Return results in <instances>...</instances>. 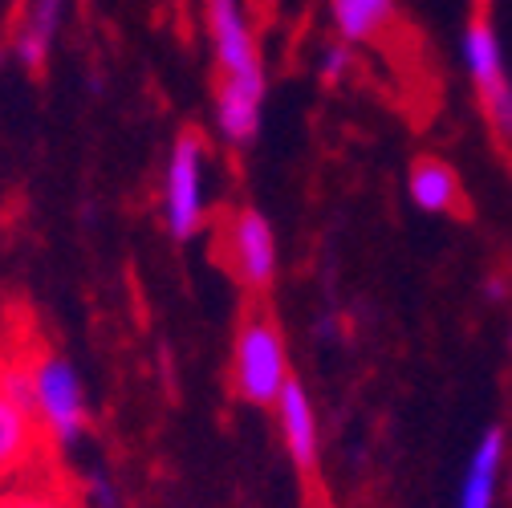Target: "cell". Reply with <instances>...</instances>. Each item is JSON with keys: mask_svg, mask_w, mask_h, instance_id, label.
Wrapping results in <instances>:
<instances>
[{"mask_svg": "<svg viewBox=\"0 0 512 508\" xmlns=\"http://www.w3.org/2000/svg\"><path fill=\"white\" fill-rule=\"evenodd\" d=\"M464 66H468V78H472L492 126L512 139V82L504 78L500 37L484 17H476L464 33Z\"/></svg>", "mask_w": 512, "mask_h": 508, "instance_id": "277c9868", "label": "cell"}, {"mask_svg": "<svg viewBox=\"0 0 512 508\" xmlns=\"http://www.w3.org/2000/svg\"><path fill=\"white\" fill-rule=\"evenodd\" d=\"M480 5H492V0H480Z\"/></svg>", "mask_w": 512, "mask_h": 508, "instance_id": "e0dca14e", "label": "cell"}, {"mask_svg": "<svg viewBox=\"0 0 512 508\" xmlns=\"http://www.w3.org/2000/svg\"><path fill=\"white\" fill-rule=\"evenodd\" d=\"M350 66H354L350 45H330L326 57H322V78H326V82H338V78H346Z\"/></svg>", "mask_w": 512, "mask_h": 508, "instance_id": "9a60e30c", "label": "cell"}, {"mask_svg": "<svg viewBox=\"0 0 512 508\" xmlns=\"http://www.w3.org/2000/svg\"><path fill=\"white\" fill-rule=\"evenodd\" d=\"M86 500H90L94 508H114V504H118L114 484H110L102 472H94V476H90V484H86Z\"/></svg>", "mask_w": 512, "mask_h": 508, "instance_id": "2e32d148", "label": "cell"}, {"mask_svg": "<svg viewBox=\"0 0 512 508\" xmlns=\"http://www.w3.org/2000/svg\"><path fill=\"white\" fill-rule=\"evenodd\" d=\"M265 82H220L216 90V126L228 143H252L261 131Z\"/></svg>", "mask_w": 512, "mask_h": 508, "instance_id": "52a82bcc", "label": "cell"}, {"mask_svg": "<svg viewBox=\"0 0 512 508\" xmlns=\"http://www.w3.org/2000/svg\"><path fill=\"white\" fill-rule=\"evenodd\" d=\"M277 415H281V435H285V448H289L293 464L301 468V476H313V468H317V415L293 378L277 399Z\"/></svg>", "mask_w": 512, "mask_h": 508, "instance_id": "9c48e42d", "label": "cell"}, {"mask_svg": "<svg viewBox=\"0 0 512 508\" xmlns=\"http://www.w3.org/2000/svg\"><path fill=\"white\" fill-rule=\"evenodd\" d=\"M228 261L236 269V277L248 289H269L273 273H277V244H273V228L261 212H236L228 224Z\"/></svg>", "mask_w": 512, "mask_h": 508, "instance_id": "8992f818", "label": "cell"}, {"mask_svg": "<svg viewBox=\"0 0 512 508\" xmlns=\"http://www.w3.org/2000/svg\"><path fill=\"white\" fill-rule=\"evenodd\" d=\"M61 9H66V0H29L25 5V17H21L17 33H13V57L29 74L45 70L53 37L61 29Z\"/></svg>", "mask_w": 512, "mask_h": 508, "instance_id": "ba28073f", "label": "cell"}, {"mask_svg": "<svg viewBox=\"0 0 512 508\" xmlns=\"http://www.w3.org/2000/svg\"><path fill=\"white\" fill-rule=\"evenodd\" d=\"M25 366L33 378L37 423H41L45 439L61 443V448H74L86 431V391H82L78 370L70 366V358H61L53 350L33 354Z\"/></svg>", "mask_w": 512, "mask_h": 508, "instance_id": "6da1fadb", "label": "cell"}, {"mask_svg": "<svg viewBox=\"0 0 512 508\" xmlns=\"http://www.w3.org/2000/svg\"><path fill=\"white\" fill-rule=\"evenodd\" d=\"M500 460H504V435L500 427H492L468 460L464 484H460V504L456 508H492L496 500V476H500Z\"/></svg>", "mask_w": 512, "mask_h": 508, "instance_id": "7c38bea8", "label": "cell"}, {"mask_svg": "<svg viewBox=\"0 0 512 508\" xmlns=\"http://www.w3.org/2000/svg\"><path fill=\"white\" fill-rule=\"evenodd\" d=\"M0 508H78L66 492L45 488V484H29V488H13L0 492Z\"/></svg>", "mask_w": 512, "mask_h": 508, "instance_id": "5bb4252c", "label": "cell"}, {"mask_svg": "<svg viewBox=\"0 0 512 508\" xmlns=\"http://www.w3.org/2000/svg\"><path fill=\"white\" fill-rule=\"evenodd\" d=\"M391 17H395V0H334V25L350 45L378 37Z\"/></svg>", "mask_w": 512, "mask_h": 508, "instance_id": "4fadbf2b", "label": "cell"}, {"mask_svg": "<svg viewBox=\"0 0 512 508\" xmlns=\"http://www.w3.org/2000/svg\"><path fill=\"white\" fill-rule=\"evenodd\" d=\"M208 33L224 74L220 82H265L244 0H208Z\"/></svg>", "mask_w": 512, "mask_h": 508, "instance_id": "5b68a950", "label": "cell"}, {"mask_svg": "<svg viewBox=\"0 0 512 508\" xmlns=\"http://www.w3.org/2000/svg\"><path fill=\"white\" fill-rule=\"evenodd\" d=\"M407 187H411V200L431 216H460L464 212L460 179L443 159H419L411 167V183Z\"/></svg>", "mask_w": 512, "mask_h": 508, "instance_id": "8fae6325", "label": "cell"}, {"mask_svg": "<svg viewBox=\"0 0 512 508\" xmlns=\"http://www.w3.org/2000/svg\"><path fill=\"white\" fill-rule=\"evenodd\" d=\"M285 387H289V354L281 330L265 313H252L236 338V391L256 407H269L281 399Z\"/></svg>", "mask_w": 512, "mask_h": 508, "instance_id": "7a4b0ae2", "label": "cell"}, {"mask_svg": "<svg viewBox=\"0 0 512 508\" xmlns=\"http://www.w3.org/2000/svg\"><path fill=\"white\" fill-rule=\"evenodd\" d=\"M163 216L175 240H191L204 224V139L196 131L175 139L163 183Z\"/></svg>", "mask_w": 512, "mask_h": 508, "instance_id": "3957f363", "label": "cell"}, {"mask_svg": "<svg viewBox=\"0 0 512 508\" xmlns=\"http://www.w3.org/2000/svg\"><path fill=\"white\" fill-rule=\"evenodd\" d=\"M41 452V423L13 407L0 391V480L25 472Z\"/></svg>", "mask_w": 512, "mask_h": 508, "instance_id": "30bf717a", "label": "cell"}]
</instances>
